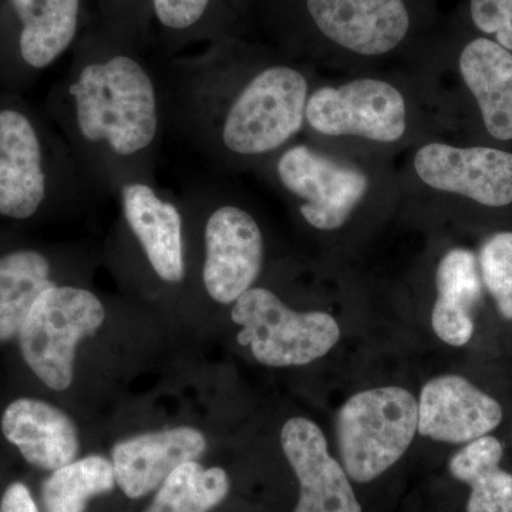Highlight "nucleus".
Instances as JSON below:
<instances>
[{"mask_svg": "<svg viewBox=\"0 0 512 512\" xmlns=\"http://www.w3.org/2000/svg\"><path fill=\"white\" fill-rule=\"evenodd\" d=\"M160 83L165 134L218 173L258 171L306 126L308 73L242 36L163 59Z\"/></svg>", "mask_w": 512, "mask_h": 512, "instance_id": "obj_1", "label": "nucleus"}, {"mask_svg": "<svg viewBox=\"0 0 512 512\" xmlns=\"http://www.w3.org/2000/svg\"><path fill=\"white\" fill-rule=\"evenodd\" d=\"M148 47L90 19L53 83L43 110L94 194L157 181L165 136L160 64Z\"/></svg>", "mask_w": 512, "mask_h": 512, "instance_id": "obj_2", "label": "nucleus"}, {"mask_svg": "<svg viewBox=\"0 0 512 512\" xmlns=\"http://www.w3.org/2000/svg\"><path fill=\"white\" fill-rule=\"evenodd\" d=\"M436 0H266L256 15L272 46L298 62L397 56L430 28Z\"/></svg>", "mask_w": 512, "mask_h": 512, "instance_id": "obj_3", "label": "nucleus"}, {"mask_svg": "<svg viewBox=\"0 0 512 512\" xmlns=\"http://www.w3.org/2000/svg\"><path fill=\"white\" fill-rule=\"evenodd\" d=\"M94 194L45 113L0 87V221L28 224Z\"/></svg>", "mask_w": 512, "mask_h": 512, "instance_id": "obj_4", "label": "nucleus"}, {"mask_svg": "<svg viewBox=\"0 0 512 512\" xmlns=\"http://www.w3.org/2000/svg\"><path fill=\"white\" fill-rule=\"evenodd\" d=\"M218 185L195 181L181 192L184 222L200 234V279L211 301L234 305L264 271L265 238L252 211Z\"/></svg>", "mask_w": 512, "mask_h": 512, "instance_id": "obj_5", "label": "nucleus"}, {"mask_svg": "<svg viewBox=\"0 0 512 512\" xmlns=\"http://www.w3.org/2000/svg\"><path fill=\"white\" fill-rule=\"evenodd\" d=\"M258 173L295 205L309 227L323 232L345 227L372 194L365 168L309 144H289Z\"/></svg>", "mask_w": 512, "mask_h": 512, "instance_id": "obj_6", "label": "nucleus"}, {"mask_svg": "<svg viewBox=\"0 0 512 512\" xmlns=\"http://www.w3.org/2000/svg\"><path fill=\"white\" fill-rule=\"evenodd\" d=\"M417 426L419 403L404 387L350 396L336 417L339 454L350 480L366 484L386 473L412 446Z\"/></svg>", "mask_w": 512, "mask_h": 512, "instance_id": "obj_7", "label": "nucleus"}, {"mask_svg": "<svg viewBox=\"0 0 512 512\" xmlns=\"http://www.w3.org/2000/svg\"><path fill=\"white\" fill-rule=\"evenodd\" d=\"M89 20L84 0H0V87L29 90L72 52Z\"/></svg>", "mask_w": 512, "mask_h": 512, "instance_id": "obj_8", "label": "nucleus"}, {"mask_svg": "<svg viewBox=\"0 0 512 512\" xmlns=\"http://www.w3.org/2000/svg\"><path fill=\"white\" fill-rule=\"evenodd\" d=\"M104 319L106 308L97 293L80 285H53L40 295L19 330L23 360L49 389H69L77 346L93 336Z\"/></svg>", "mask_w": 512, "mask_h": 512, "instance_id": "obj_9", "label": "nucleus"}, {"mask_svg": "<svg viewBox=\"0 0 512 512\" xmlns=\"http://www.w3.org/2000/svg\"><path fill=\"white\" fill-rule=\"evenodd\" d=\"M241 326L238 342L251 349L256 362L269 367L305 366L338 345V320L326 312H298L265 286H252L231 309Z\"/></svg>", "mask_w": 512, "mask_h": 512, "instance_id": "obj_10", "label": "nucleus"}, {"mask_svg": "<svg viewBox=\"0 0 512 512\" xmlns=\"http://www.w3.org/2000/svg\"><path fill=\"white\" fill-rule=\"evenodd\" d=\"M412 103L402 87L363 76L338 86L311 90L306 126L328 138H357L376 146H397L412 130ZM305 126V127H306Z\"/></svg>", "mask_w": 512, "mask_h": 512, "instance_id": "obj_11", "label": "nucleus"}, {"mask_svg": "<svg viewBox=\"0 0 512 512\" xmlns=\"http://www.w3.org/2000/svg\"><path fill=\"white\" fill-rule=\"evenodd\" d=\"M157 181H133L117 191L120 229L131 242L148 274L158 284L187 282L184 214L180 200Z\"/></svg>", "mask_w": 512, "mask_h": 512, "instance_id": "obj_12", "label": "nucleus"}, {"mask_svg": "<svg viewBox=\"0 0 512 512\" xmlns=\"http://www.w3.org/2000/svg\"><path fill=\"white\" fill-rule=\"evenodd\" d=\"M412 171L434 194L458 195L491 208L512 204V153L500 148L430 141L414 151Z\"/></svg>", "mask_w": 512, "mask_h": 512, "instance_id": "obj_13", "label": "nucleus"}, {"mask_svg": "<svg viewBox=\"0 0 512 512\" xmlns=\"http://www.w3.org/2000/svg\"><path fill=\"white\" fill-rule=\"evenodd\" d=\"M281 444L299 481L295 512H362L348 473L330 456L328 440L315 421L305 417L286 421Z\"/></svg>", "mask_w": 512, "mask_h": 512, "instance_id": "obj_14", "label": "nucleus"}, {"mask_svg": "<svg viewBox=\"0 0 512 512\" xmlns=\"http://www.w3.org/2000/svg\"><path fill=\"white\" fill-rule=\"evenodd\" d=\"M417 403V433L440 443H470L503 421L501 404L463 376L434 377L424 384Z\"/></svg>", "mask_w": 512, "mask_h": 512, "instance_id": "obj_15", "label": "nucleus"}, {"mask_svg": "<svg viewBox=\"0 0 512 512\" xmlns=\"http://www.w3.org/2000/svg\"><path fill=\"white\" fill-rule=\"evenodd\" d=\"M205 451L204 433L180 426L119 441L111 450V463L120 490L137 500L158 490L181 464L200 460Z\"/></svg>", "mask_w": 512, "mask_h": 512, "instance_id": "obj_16", "label": "nucleus"}, {"mask_svg": "<svg viewBox=\"0 0 512 512\" xmlns=\"http://www.w3.org/2000/svg\"><path fill=\"white\" fill-rule=\"evenodd\" d=\"M154 49L163 59L244 35L249 20L235 0H150Z\"/></svg>", "mask_w": 512, "mask_h": 512, "instance_id": "obj_17", "label": "nucleus"}, {"mask_svg": "<svg viewBox=\"0 0 512 512\" xmlns=\"http://www.w3.org/2000/svg\"><path fill=\"white\" fill-rule=\"evenodd\" d=\"M0 427L30 466L40 470L55 471L79 454V431L69 414L35 397L13 400L2 414Z\"/></svg>", "mask_w": 512, "mask_h": 512, "instance_id": "obj_18", "label": "nucleus"}, {"mask_svg": "<svg viewBox=\"0 0 512 512\" xmlns=\"http://www.w3.org/2000/svg\"><path fill=\"white\" fill-rule=\"evenodd\" d=\"M458 72L495 140H512V52L488 37L470 40L458 56Z\"/></svg>", "mask_w": 512, "mask_h": 512, "instance_id": "obj_19", "label": "nucleus"}, {"mask_svg": "<svg viewBox=\"0 0 512 512\" xmlns=\"http://www.w3.org/2000/svg\"><path fill=\"white\" fill-rule=\"evenodd\" d=\"M437 298L431 309V328L453 348L466 346L474 335V313L483 301V281L477 255L453 248L441 256L436 275Z\"/></svg>", "mask_w": 512, "mask_h": 512, "instance_id": "obj_20", "label": "nucleus"}, {"mask_svg": "<svg viewBox=\"0 0 512 512\" xmlns=\"http://www.w3.org/2000/svg\"><path fill=\"white\" fill-rule=\"evenodd\" d=\"M57 262L45 248L15 247L0 252V342L18 338L40 295L62 284Z\"/></svg>", "mask_w": 512, "mask_h": 512, "instance_id": "obj_21", "label": "nucleus"}, {"mask_svg": "<svg viewBox=\"0 0 512 512\" xmlns=\"http://www.w3.org/2000/svg\"><path fill=\"white\" fill-rule=\"evenodd\" d=\"M503 456V443L487 434L451 457V476L471 488L467 512H512V474L500 467Z\"/></svg>", "mask_w": 512, "mask_h": 512, "instance_id": "obj_22", "label": "nucleus"}, {"mask_svg": "<svg viewBox=\"0 0 512 512\" xmlns=\"http://www.w3.org/2000/svg\"><path fill=\"white\" fill-rule=\"evenodd\" d=\"M113 463L106 457L87 456L52 471L43 484L46 512H86L87 503L96 495L116 487Z\"/></svg>", "mask_w": 512, "mask_h": 512, "instance_id": "obj_23", "label": "nucleus"}, {"mask_svg": "<svg viewBox=\"0 0 512 512\" xmlns=\"http://www.w3.org/2000/svg\"><path fill=\"white\" fill-rule=\"evenodd\" d=\"M229 487L224 468H205L198 461H188L160 485L146 512H210L225 500Z\"/></svg>", "mask_w": 512, "mask_h": 512, "instance_id": "obj_24", "label": "nucleus"}, {"mask_svg": "<svg viewBox=\"0 0 512 512\" xmlns=\"http://www.w3.org/2000/svg\"><path fill=\"white\" fill-rule=\"evenodd\" d=\"M477 261L481 281L493 296L498 312L512 320V232H495L485 238Z\"/></svg>", "mask_w": 512, "mask_h": 512, "instance_id": "obj_25", "label": "nucleus"}, {"mask_svg": "<svg viewBox=\"0 0 512 512\" xmlns=\"http://www.w3.org/2000/svg\"><path fill=\"white\" fill-rule=\"evenodd\" d=\"M97 20L106 28L140 43L154 47L150 0H93Z\"/></svg>", "mask_w": 512, "mask_h": 512, "instance_id": "obj_26", "label": "nucleus"}, {"mask_svg": "<svg viewBox=\"0 0 512 512\" xmlns=\"http://www.w3.org/2000/svg\"><path fill=\"white\" fill-rule=\"evenodd\" d=\"M471 22L512 52V0H470Z\"/></svg>", "mask_w": 512, "mask_h": 512, "instance_id": "obj_27", "label": "nucleus"}, {"mask_svg": "<svg viewBox=\"0 0 512 512\" xmlns=\"http://www.w3.org/2000/svg\"><path fill=\"white\" fill-rule=\"evenodd\" d=\"M0 512H40L29 488L23 483H13L6 488L0 500Z\"/></svg>", "mask_w": 512, "mask_h": 512, "instance_id": "obj_28", "label": "nucleus"}, {"mask_svg": "<svg viewBox=\"0 0 512 512\" xmlns=\"http://www.w3.org/2000/svg\"><path fill=\"white\" fill-rule=\"evenodd\" d=\"M265 2L266 0H235L238 8L247 16L249 22H251V19L254 18L256 12H258L259 8H261Z\"/></svg>", "mask_w": 512, "mask_h": 512, "instance_id": "obj_29", "label": "nucleus"}]
</instances>
